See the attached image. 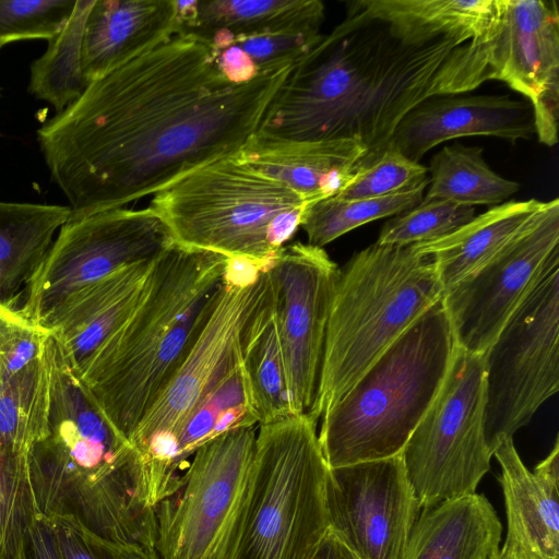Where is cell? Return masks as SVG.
Here are the masks:
<instances>
[{
	"label": "cell",
	"mask_w": 559,
	"mask_h": 559,
	"mask_svg": "<svg viewBox=\"0 0 559 559\" xmlns=\"http://www.w3.org/2000/svg\"><path fill=\"white\" fill-rule=\"evenodd\" d=\"M294 67L234 83L207 38L180 33L91 82L37 131L71 217L122 209L235 155Z\"/></svg>",
	"instance_id": "cell-1"
},
{
	"label": "cell",
	"mask_w": 559,
	"mask_h": 559,
	"mask_svg": "<svg viewBox=\"0 0 559 559\" xmlns=\"http://www.w3.org/2000/svg\"><path fill=\"white\" fill-rule=\"evenodd\" d=\"M466 44L445 37L406 41L348 1L344 20L294 67L257 133L287 140L356 139L366 155L380 153L418 104L466 93Z\"/></svg>",
	"instance_id": "cell-2"
},
{
	"label": "cell",
	"mask_w": 559,
	"mask_h": 559,
	"mask_svg": "<svg viewBox=\"0 0 559 559\" xmlns=\"http://www.w3.org/2000/svg\"><path fill=\"white\" fill-rule=\"evenodd\" d=\"M48 352L47 429L27 453L37 512L71 516L109 540L155 547L139 453L105 417L52 333Z\"/></svg>",
	"instance_id": "cell-3"
},
{
	"label": "cell",
	"mask_w": 559,
	"mask_h": 559,
	"mask_svg": "<svg viewBox=\"0 0 559 559\" xmlns=\"http://www.w3.org/2000/svg\"><path fill=\"white\" fill-rule=\"evenodd\" d=\"M228 258L174 242L131 312L76 370L105 417L129 442L204 326Z\"/></svg>",
	"instance_id": "cell-4"
},
{
	"label": "cell",
	"mask_w": 559,
	"mask_h": 559,
	"mask_svg": "<svg viewBox=\"0 0 559 559\" xmlns=\"http://www.w3.org/2000/svg\"><path fill=\"white\" fill-rule=\"evenodd\" d=\"M454 348L441 298L322 414L318 439L328 466L401 454L439 392Z\"/></svg>",
	"instance_id": "cell-5"
},
{
	"label": "cell",
	"mask_w": 559,
	"mask_h": 559,
	"mask_svg": "<svg viewBox=\"0 0 559 559\" xmlns=\"http://www.w3.org/2000/svg\"><path fill=\"white\" fill-rule=\"evenodd\" d=\"M442 296L432 257L413 246L376 242L355 253L340 269L331 305L320 417Z\"/></svg>",
	"instance_id": "cell-6"
},
{
	"label": "cell",
	"mask_w": 559,
	"mask_h": 559,
	"mask_svg": "<svg viewBox=\"0 0 559 559\" xmlns=\"http://www.w3.org/2000/svg\"><path fill=\"white\" fill-rule=\"evenodd\" d=\"M306 205L233 155L179 177L148 207L179 245L266 263L300 227Z\"/></svg>",
	"instance_id": "cell-7"
},
{
	"label": "cell",
	"mask_w": 559,
	"mask_h": 559,
	"mask_svg": "<svg viewBox=\"0 0 559 559\" xmlns=\"http://www.w3.org/2000/svg\"><path fill=\"white\" fill-rule=\"evenodd\" d=\"M329 466L307 416L259 425L250 486L227 559H311L329 531Z\"/></svg>",
	"instance_id": "cell-8"
},
{
	"label": "cell",
	"mask_w": 559,
	"mask_h": 559,
	"mask_svg": "<svg viewBox=\"0 0 559 559\" xmlns=\"http://www.w3.org/2000/svg\"><path fill=\"white\" fill-rule=\"evenodd\" d=\"M267 281L264 263L228 258L223 287L204 326L132 435L130 443L140 456L148 508L154 509L178 487L180 432L201 400L239 358L241 329Z\"/></svg>",
	"instance_id": "cell-9"
},
{
	"label": "cell",
	"mask_w": 559,
	"mask_h": 559,
	"mask_svg": "<svg viewBox=\"0 0 559 559\" xmlns=\"http://www.w3.org/2000/svg\"><path fill=\"white\" fill-rule=\"evenodd\" d=\"M485 404V357L455 345L439 392L401 452L419 508L474 493L489 471Z\"/></svg>",
	"instance_id": "cell-10"
},
{
	"label": "cell",
	"mask_w": 559,
	"mask_h": 559,
	"mask_svg": "<svg viewBox=\"0 0 559 559\" xmlns=\"http://www.w3.org/2000/svg\"><path fill=\"white\" fill-rule=\"evenodd\" d=\"M257 431H225L193 453L178 487L154 507L159 559L228 558L247 501Z\"/></svg>",
	"instance_id": "cell-11"
},
{
	"label": "cell",
	"mask_w": 559,
	"mask_h": 559,
	"mask_svg": "<svg viewBox=\"0 0 559 559\" xmlns=\"http://www.w3.org/2000/svg\"><path fill=\"white\" fill-rule=\"evenodd\" d=\"M484 357V428L492 453L559 390V264L547 270Z\"/></svg>",
	"instance_id": "cell-12"
},
{
	"label": "cell",
	"mask_w": 559,
	"mask_h": 559,
	"mask_svg": "<svg viewBox=\"0 0 559 559\" xmlns=\"http://www.w3.org/2000/svg\"><path fill=\"white\" fill-rule=\"evenodd\" d=\"M175 242L148 206L70 217L25 292L20 312L41 324L66 298L114 271L158 257Z\"/></svg>",
	"instance_id": "cell-13"
},
{
	"label": "cell",
	"mask_w": 559,
	"mask_h": 559,
	"mask_svg": "<svg viewBox=\"0 0 559 559\" xmlns=\"http://www.w3.org/2000/svg\"><path fill=\"white\" fill-rule=\"evenodd\" d=\"M290 409L314 423L331 305L340 267L323 248L285 245L267 262Z\"/></svg>",
	"instance_id": "cell-14"
},
{
	"label": "cell",
	"mask_w": 559,
	"mask_h": 559,
	"mask_svg": "<svg viewBox=\"0 0 559 559\" xmlns=\"http://www.w3.org/2000/svg\"><path fill=\"white\" fill-rule=\"evenodd\" d=\"M559 264V200L544 201L491 260L443 293L455 345L485 355L551 266Z\"/></svg>",
	"instance_id": "cell-15"
},
{
	"label": "cell",
	"mask_w": 559,
	"mask_h": 559,
	"mask_svg": "<svg viewBox=\"0 0 559 559\" xmlns=\"http://www.w3.org/2000/svg\"><path fill=\"white\" fill-rule=\"evenodd\" d=\"M469 48L481 83L504 82L531 105L538 141L558 143L559 10L554 0H496L486 33Z\"/></svg>",
	"instance_id": "cell-16"
},
{
	"label": "cell",
	"mask_w": 559,
	"mask_h": 559,
	"mask_svg": "<svg viewBox=\"0 0 559 559\" xmlns=\"http://www.w3.org/2000/svg\"><path fill=\"white\" fill-rule=\"evenodd\" d=\"M329 531L356 559H404L419 512L401 454L328 471Z\"/></svg>",
	"instance_id": "cell-17"
},
{
	"label": "cell",
	"mask_w": 559,
	"mask_h": 559,
	"mask_svg": "<svg viewBox=\"0 0 559 559\" xmlns=\"http://www.w3.org/2000/svg\"><path fill=\"white\" fill-rule=\"evenodd\" d=\"M535 133L526 100L509 95H437L408 111L390 144L419 163L440 143L465 136H493L515 144Z\"/></svg>",
	"instance_id": "cell-18"
},
{
	"label": "cell",
	"mask_w": 559,
	"mask_h": 559,
	"mask_svg": "<svg viewBox=\"0 0 559 559\" xmlns=\"http://www.w3.org/2000/svg\"><path fill=\"white\" fill-rule=\"evenodd\" d=\"M157 258L122 266L82 287L41 322L40 326L58 338L76 370L138 306Z\"/></svg>",
	"instance_id": "cell-19"
},
{
	"label": "cell",
	"mask_w": 559,
	"mask_h": 559,
	"mask_svg": "<svg viewBox=\"0 0 559 559\" xmlns=\"http://www.w3.org/2000/svg\"><path fill=\"white\" fill-rule=\"evenodd\" d=\"M366 154L356 139L287 140L255 133L234 157L310 204L338 194Z\"/></svg>",
	"instance_id": "cell-20"
},
{
	"label": "cell",
	"mask_w": 559,
	"mask_h": 559,
	"mask_svg": "<svg viewBox=\"0 0 559 559\" xmlns=\"http://www.w3.org/2000/svg\"><path fill=\"white\" fill-rule=\"evenodd\" d=\"M180 33L176 0H95L82 44L87 85Z\"/></svg>",
	"instance_id": "cell-21"
},
{
	"label": "cell",
	"mask_w": 559,
	"mask_h": 559,
	"mask_svg": "<svg viewBox=\"0 0 559 559\" xmlns=\"http://www.w3.org/2000/svg\"><path fill=\"white\" fill-rule=\"evenodd\" d=\"M492 455L501 466L508 519L501 550L521 559H559V485L527 469L513 438H502Z\"/></svg>",
	"instance_id": "cell-22"
},
{
	"label": "cell",
	"mask_w": 559,
	"mask_h": 559,
	"mask_svg": "<svg viewBox=\"0 0 559 559\" xmlns=\"http://www.w3.org/2000/svg\"><path fill=\"white\" fill-rule=\"evenodd\" d=\"M502 526L484 495L471 493L425 509L404 559H493Z\"/></svg>",
	"instance_id": "cell-23"
},
{
	"label": "cell",
	"mask_w": 559,
	"mask_h": 559,
	"mask_svg": "<svg viewBox=\"0 0 559 559\" xmlns=\"http://www.w3.org/2000/svg\"><path fill=\"white\" fill-rule=\"evenodd\" d=\"M544 201H507L478 216L452 234L412 245L432 257L443 293L491 260L511 241L542 207Z\"/></svg>",
	"instance_id": "cell-24"
},
{
	"label": "cell",
	"mask_w": 559,
	"mask_h": 559,
	"mask_svg": "<svg viewBox=\"0 0 559 559\" xmlns=\"http://www.w3.org/2000/svg\"><path fill=\"white\" fill-rule=\"evenodd\" d=\"M71 214L69 205L0 201V306L19 310L17 302Z\"/></svg>",
	"instance_id": "cell-25"
},
{
	"label": "cell",
	"mask_w": 559,
	"mask_h": 559,
	"mask_svg": "<svg viewBox=\"0 0 559 559\" xmlns=\"http://www.w3.org/2000/svg\"><path fill=\"white\" fill-rule=\"evenodd\" d=\"M366 15L389 25L409 43L451 38L466 44L480 38L496 11V0H356Z\"/></svg>",
	"instance_id": "cell-26"
},
{
	"label": "cell",
	"mask_w": 559,
	"mask_h": 559,
	"mask_svg": "<svg viewBox=\"0 0 559 559\" xmlns=\"http://www.w3.org/2000/svg\"><path fill=\"white\" fill-rule=\"evenodd\" d=\"M239 354L258 424L292 415L270 278L243 323Z\"/></svg>",
	"instance_id": "cell-27"
},
{
	"label": "cell",
	"mask_w": 559,
	"mask_h": 559,
	"mask_svg": "<svg viewBox=\"0 0 559 559\" xmlns=\"http://www.w3.org/2000/svg\"><path fill=\"white\" fill-rule=\"evenodd\" d=\"M324 11L320 0H200L197 20L188 33L205 36L224 32L234 37L321 31Z\"/></svg>",
	"instance_id": "cell-28"
},
{
	"label": "cell",
	"mask_w": 559,
	"mask_h": 559,
	"mask_svg": "<svg viewBox=\"0 0 559 559\" xmlns=\"http://www.w3.org/2000/svg\"><path fill=\"white\" fill-rule=\"evenodd\" d=\"M424 200H444L464 205L496 206L514 195L520 183L507 179L486 163L480 146L454 142L430 159Z\"/></svg>",
	"instance_id": "cell-29"
},
{
	"label": "cell",
	"mask_w": 559,
	"mask_h": 559,
	"mask_svg": "<svg viewBox=\"0 0 559 559\" xmlns=\"http://www.w3.org/2000/svg\"><path fill=\"white\" fill-rule=\"evenodd\" d=\"M50 335V334H49ZM49 337V336H48ZM51 369L48 338L43 356L0 381V445L27 454L46 433Z\"/></svg>",
	"instance_id": "cell-30"
},
{
	"label": "cell",
	"mask_w": 559,
	"mask_h": 559,
	"mask_svg": "<svg viewBox=\"0 0 559 559\" xmlns=\"http://www.w3.org/2000/svg\"><path fill=\"white\" fill-rule=\"evenodd\" d=\"M95 0H76L61 31L31 66L28 91L58 112L76 100L87 87L82 73V44L87 15Z\"/></svg>",
	"instance_id": "cell-31"
},
{
	"label": "cell",
	"mask_w": 559,
	"mask_h": 559,
	"mask_svg": "<svg viewBox=\"0 0 559 559\" xmlns=\"http://www.w3.org/2000/svg\"><path fill=\"white\" fill-rule=\"evenodd\" d=\"M259 426L239 358L198 404L178 438V465L186 471L193 453L225 431Z\"/></svg>",
	"instance_id": "cell-32"
},
{
	"label": "cell",
	"mask_w": 559,
	"mask_h": 559,
	"mask_svg": "<svg viewBox=\"0 0 559 559\" xmlns=\"http://www.w3.org/2000/svg\"><path fill=\"white\" fill-rule=\"evenodd\" d=\"M426 189L372 199L331 197L320 200L306 205L300 227L307 235V243L323 248L359 226L416 206L421 202Z\"/></svg>",
	"instance_id": "cell-33"
},
{
	"label": "cell",
	"mask_w": 559,
	"mask_h": 559,
	"mask_svg": "<svg viewBox=\"0 0 559 559\" xmlns=\"http://www.w3.org/2000/svg\"><path fill=\"white\" fill-rule=\"evenodd\" d=\"M37 514L27 454L0 445V559H22L24 538Z\"/></svg>",
	"instance_id": "cell-34"
},
{
	"label": "cell",
	"mask_w": 559,
	"mask_h": 559,
	"mask_svg": "<svg viewBox=\"0 0 559 559\" xmlns=\"http://www.w3.org/2000/svg\"><path fill=\"white\" fill-rule=\"evenodd\" d=\"M428 168L403 155L389 144L374 155H365L356 165L354 176L335 197L372 199L396 195L427 188Z\"/></svg>",
	"instance_id": "cell-35"
},
{
	"label": "cell",
	"mask_w": 559,
	"mask_h": 559,
	"mask_svg": "<svg viewBox=\"0 0 559 559\" xmlns=\"http://www.w3.org/2000/svg\"><path fill=\"white\" fill-rule=\"evenodd\" d=\"M475 216V206L444 200H421L416 206L390 217L380 230L383 246H412L445 237Z\"/></svg>",
	"instance_id": "cell-36"
},
{
	"label": "cell",
	"mask_w": 559,
	"mask_h": 559,
	"mask_svg": "<svg viewBox=\"0 0 559 559\" xmlns=\"http://www.w3.org/2000/svg\"><path fill=\"white\" fill-rule=\"evenodd\" d=\"M76 0H0V47L22 39H51Z\"/></svg>",
	"instance_id": "cell-37"
},
{
	"label": "cell",
	"mask_w": 559,
	"mask_h": 559,
	"mask_svg": "<svg viewBox=\"0 0 559 559\" xmlns=\"http://www.w3.org/2000/svg\"><path fill=\"white\" fill-rule=\"evenodd\" d=\"M322 36L319 29L239 35L229 45L239 47L261 73L296 66Z\"/></svg>",
	"instance_id": "cell-38"
},
{
	"label": "cell",
	"mask_w": 559,
	"mask_h": 559,
	"mask_svg": "<svg viewBox=\"0 0 559 559\" xmlns=\"http://www.w3.org/2000/svg\"><path fill=\"white\" fill-rule=\"evenodd\" d=\"M50 333L20 310L0 306V381L39 359Z\"/></svg>",
	"instance_id": "cell-39"
},
{
	"label": "cell",
	"mask_w": 559,
	"mask_h": 559,
	"mask_svg": "<svg viewBox=\"0 0 559 559\" xmlns=\"http://www.w3.org/2000/svg\"><path fill=\"white\" fill-rule=\"evenodd\" d=\"M50 520L63 559H159L155 547L109 540L71 516Z\"/></svg>",
	"instance_id": "cell-40"
},
{
	"label": "cell",
	"mask_w": 559,
	"mask_h": 559,
	"mask_svg": "<svg viewBox=\"0 0 559 559\" xmlns=\"http://www.w3.org/2000/svg\"><path fill=\"white\" fill-rule=\"evenodd\" d=\"M22 559H63L49 518L35 516L24 538Z\"/></svg>",
	"instance_id": "cell-41"
},
{
	"label": "cell",
	"mask_w": 559,
	"mask_h": 559,
	"mask_svg": "<svg viewBox=\"0 0 559 559\" xmlns=\"http://www.w3.org/2000/svg\"><path fill=\"white\" fill-rule=\"evenodd\" d=\"M217 63L222 73L234 83H245L260 74L250 58L236 45L217 50Z\"/></svg>",
	"instance_id": "cell-42"
},
{
	"label": "cell",
	"mask_w": 559,
	"mask_h": 559,
	"mask_svg": "<svg viewBox=\"0 0 559 559\" xmlns=\"http://www.w3.org/2000/svg\"><path fill=\"white\" fill-rule=\"evenodd\" d=\"M311 559H356L348 548L330 531L324 535Z\"/></svg>",
	"instance_id": "cell-43"
},
{
	"label": "cell",
	"mask_w": 559,
	"mask_h": 559,
	"mask_svg": "<svg viewBox=\"0 0 559 559\" xmlns=\"http://www.w3.org/2000/svg\"><path fill=\"white\" fill-rule=\"evenodd\" d=\"M544 479L559 485V442L558 438L555 441L554 448L550 453L544 459L534 471Z\"/></svg>",
	"instance_id": "cell-44"
},
{
	"label": "cell",
	"mask_w": 559,
	"mask_h": 559,
	"mask_svg": "<svg viewBox=\"0 0 559 559\" xmlns=\"http://www.w3.org/2000/svg\"><path fill=\"white\" fill-rule=\"evenodd\" d=\"M493 559H521L513 554L499 550L498 555Z\"/></svg>",
	"instance_id": "cell-45"
},
{
	"label": "cell",
	"mask_w": 559,
	"mask_h": 559,
	"mask_svg": "<svg viewBox=\"0 0 559 559\" xmlns=\"http://www.w3.org/2000/svg\"><path fill=\"white\" fill-rule=\"evenodd\" d=\"M0 49H1V47H0Z\"/></svg>",
	"instance_id": "cell-46"
}]
</instances>
